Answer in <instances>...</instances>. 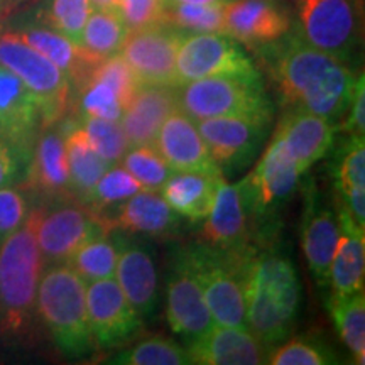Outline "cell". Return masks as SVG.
<instances>
[{
  "label": "cell",
  "mask_w": 365,
  "mask_h": 365,
  "mask_svg": "<svg viewBox=\"0 0 365 365\" xmlns=\"http://www.w3.org/2000/svg\"><path fill=\"white\" fill-rule=\"evenodd\" d=\"M195 122L210 156L223 173L242 170L250 164L272 120L261 117H213Z\"/></svg>",
  "instance_id": "cell-13"
},
{
  "label": "cell",
  "mask_w": 365,
  "mask_h": 365,
  "mask_svg": "<svg viewBox=\"0 0 365 365\" xmlns=\"http://www.w3.org/2000/svg\"><path fill=\"white\" fill-rule=\"evenodd\" d=\"M38 207L0 244V328L11 335L27 330L36 313V298L44 269L36 239Z\"/></svg>",
  "instance_id": "cell-3"
},
{
  "label": "cell",
  "mask_w": 365,
  "mask_h": 365,
  "mask_svg": "<svg viewBox=\"0 0 365 365\" xmlns=\"http://www.w3.org/2000/svg\"><path fill=\"white\" fill-rule=\"evenodd\" d=\"M190 364L198 365H261L267 360V346L247 328L213 325L190 340Z\"/></svg>",
  "instance_id": "cell-21"
},
{
  "label": "cell",
  "mask_w": 365,
  "mask_h": 365,
  "mask_svg": "<svg viewBox=\"0 0 365 365\" xmlns=\"http://www.w3.org/2000/svg\"><path fill=\"white\" fill-rule=\"evenodd\" d=\"M122 237L113 230H105L93 235L80 245L66 264L75 271L85 284L115 276L118 249Z\"/></svg>",
  "instance_id": "cell-32"
},
{
  "label": "cell",
  "mask_w": 365,
  "mask_h": 365,
  "mask_svg": "<svg viewBox=\"0 0 365 365\" xmlns=\"http://www.w3.org/2000/svg\"><path fill=\"white\" fill-rule=\"evenodd\" d=\"M336 213L365 230V143L364 137L346 135L336 154L333 171Z\"/></svg>",
  "instance_id": "cell-27"
},
{
  "label": "cell",
  "mask_w": 365,
  "mask_h": 365,
  "mask_svg": "<svg viewBox=\"0 0 365 365\" xmlns=\"http://www.w3.org/2000/svg\"><path fill=\"white\" fill-rule=\"evenodd\" d=\"M0 65L12 71L39 105L44 127L59 124L71 108V85L59 68L11 31L0 33Z\"/></svg>",
  "instance_id": "cell-7"
},
{
  "label": "cell",
  "mask_w": 365,
  "mask_h": 365,
  "mask_svg": "<svg viewBox=\"0 0 365 365\" xmlns=\"http://www.w3.org/2000/svg\"><path fill=\"white\" fill-rule=\"evenodd\" d=\"M340 227L336 213L323 203L317 193L308 196L301 223V247L314 281L328 287V274L339 244Z\"/></svg>",
  "instance_id": "cell-24"
},
{
  "label": "cell",
  "mask_w": 365,
  "mask_h": 365,
  "mask_svg": "<svg viewBox=\"0 0 365 365\" xmlns=\"http://www.w3.org/2000/svg\"><path fill=\"white\" fill-rule=\"evenodd\" d=\"M105 230H112L105 218L78 200H58L38 207L36 239L46 264L66 262L83 242Z\"/></svg>",
  "instance_id": "cell-8"
},
{
  "label": "cell",
  "mask_w": 365,
  "mask_h": 365,
  "mask_svg": "<svg viewBox=\"0 0 365 365\" xmlns=\"http://www.w3.org/2000/svg\"><path fill=\"white\" fill-rule=\"evenodd\" d=\"M166 318L171 330L188 340L213 327L202 286L185 249L178 252L168 276Z\"/></svg>",
  "instance_id": "cell-16"
},
{
  "label": "cell",
  "mask_w": 365,
  "mask_h": 365,
  "mask_svg": "<svg viewBox=\"0 0 365 365\" xmlns=\"http://www.w3.org/2000/svg\"><path fill=\"white\" fill-rule=\"evenodd\" d=\"M95 9H108V11H118L120 0H91Z\"/></svg>",
  "instance_id": "cell-49"
},
{
  "label": "cell",
  "mask_w": 365,
  "mask_h": 365,
  "mask_svg": "<svg viewBox=\"0 0 365 365\" xmlns=\"http://www.w3.org/2000/svg\"><path fill=\"white\" fill-rule=\"evenodd\" d=\"M168 6V0H120L118 14L127 31H134L166 24Z\"/></svg>",
  "instance_id": "cell-44"
},
{
  "label": "cell",
  "mask_w": 365,
  "mask_h": 365,
  "mask_svg": "<svg viewBox=\"0 0 365 365\" xmlns=\"http://www.w3.org/2000/svg\"><path fill=\"white\" fill-rule=\"evenodd\" d=\"M14 33L65 73L71 85V91H80L83 88L95 66L102 61L81 48L80 44L73 43L48 26H26Z\"/></svg>",
  "instance_id": "cell-26"
},
{
  "label": "cell",
  "mask_w": 365,
  "mask_h": 365,
  "mask_svg": "<svg viewBox=\"0 0 365 365\" xmlns=\"http://www.w3.org/2000/svg\"><path fill=\"white\" fill-rule=\"evenodd\" d=\"M354 0H298V36L319 51L349 59L359 41Z\"/></svg>",
  "instance_id": "cell-10"
},
{
  "label": "cell",
  "mask_w": 365,
  "mask_h": 365,
  "mask_svg": "<svg viewBox=\"0 0 365 365\" xmlns=\"http://www.w3.org/2000/svg\"><path fill=\"white\" fill-rule=\"evenodd\" d=\"M115 281L140 319H148L158 304V271L153 255L143 244L122 237Z\"/></svg>",
  "instance_id": "cell-25"
},
{
  "label": "cell",
  "mask_w": 365,
  "mask_h": 365,
  "mask_svg": "<svg viewBox=\"0 0 365 365\" xmlns=\"http://www.w3.org/2000/svg\"><path fill=\"white\" fill-rule=\"evenodd\" d=\"M78 124L83 127L86 137L95 150L110 166L120 163L125 150L130 148L127 137L122 130L120 122L108 120V118L81 115Z\"/></svg>",
  "instance_id": "cell-40"
},
{
  "label": "cell",
  "mask_w": 365,
  "mask_h": 365,
  "mask_svg": "<svg viewBox=\"0 0 365 365\" xmlns=\"http://www.w3.org/2000/svg\"><path fill=\"white\" fill-rule=\"evenodd\" d=\"M330 346L312 336H294L271 346L266 364L272 365H328L336 364Z\"/></svg>",
  "instance_id": "cell-38"
},
{
  "label": "cell",
  "mask_w": 365,
  "mask_h": 365,
  "mask_svg": "<svg viewBox=\"0 0 365 365\" xmlns=\"http://www.w3.org/2000/svg\"><path fill=\"white\" fill-rule=\"evenodd\" d=\"M90 78L100 80L103 81V83H107L108 86H112V88L117 91L118 98H120L124 108L125 105L129 103L132 95H134L137 86H139L134 73H132V70L125 63V59L122 58L120 53L102 59V61L95 66V70L91 73Z\"/></svg>",
  "instance_id": "cell-43"
},
{
  "label": "cell",
  "mask_w": 365,
  "mask_h": 365,
  "mask_svg": "<svg viewBox=\"0 0 365 365\" xmlns=\"http://www.w3.org/2000/svg\"><path fill=\"white\" fill-rule=\"evenodd\" d=\"M31 2H34V0H0V21L6 19L12 12L19 11L22 6Z\"/></svg>",
  "instance_id": "cell-48"
},
{
  "label": "cell",
  "mask_w": 365,
  "mask_h": 365,
  "mask_svg": "<svg viewBox=\"0 0 365 365\" xmlns=\"http://www.w3.org/2000/svg\"><path fill=\"white\" fill-rule=\"evenodd\" d=\"M22 188L41 196L46 203L73 198L68 175L65 125L54 124L39 132L27 161Z\"/></svg>",
  "instance_id": "cell-18"
},
{
  "label": "cell",
  "mask_w": 365,
  "mask_h": 365,
  "mask_svg": "<svg viewBox=\"0 0 365 365\" xmlns=\"http://www.w3.org/2000/svg\"><path fill=\"white\" fill-rule=\"evenodd\" d=\"M81 115L108 118V120L120 122L124 113V105L118 98L117 91L103 81L90 78L83 88L78 91Z\"/></svg>",
  "instance_id": "cell-42"
},
{
  "label": "cell",
  "mask_w": 365,
  "mask_h": 365,
  "mask_svg": "<svg viewBox=\"0 0 365 365\" xmlns=\"http://www.w3.org/2000/svg\"><path fill=\"white\" fill-rule=\"evenodd\" d=\"M264 59L287 108H303L336 127L344 120L357 81L344 59L314 49L298 34L269 43Z\"/></svg>",
  "instance_id": "cell-1"
},
{
  "label": "cell",
  "mask_w": 365,
  "mask_h": 365,
  "mask_svg": "<svg viewBox=\"0 0 365 365\" xmlns=\"http://www.w3.org/2000/svg\"><path fill=\"white\" fill-rule=\"evenodd\" d=\"M36 313L66 357L85 359L95 352L86 313V284L66 262L49 264L41 274Z\"/></svg>",
  "instance_id": "cell-4"
},
{
  "label": "cell",
  "mask_w": 365,
  "mask_h": 365,
  "mask_svg": "<svg viewBox=\"0 0 365 365\" xmlns=\"http://www.w3.org/2000/svg\"><path fill=\"white\" fill-rule=\"evenodd\" d=\"M228 2V0H168V4H215Z\"/></svg>",
  "instance_id": "cell-50"
},
{
  "label": "cell",
  "mask_w": 365,
  "mask_h": 365,
  "mask_svg": "<svg viewBox=\"0 0 365 365\" xmlns=\"http://www.w3.org/2000/svg\"><path fill=\"white\" fill-rule=\"evenodd\" d=\"M339 127L303 108H287L281 117L274 135L279 137L294 163L307 173L314 163L330 153L335 143V132Z\"/></svg>",
  "instance_id": "cell-22"
},
{
  "label": "cell",
  "mask_w": 365,
  "mask_h": 365,
  "mask_svg": "<svg viewBox=\"0 0 365 365\" xmlns=\"http://www.w3.org/2000/svg\"><path fill=\"white\" fill-rule=\"evenodd\" d=\"M143 186L127 173L124 168L113 164L100 178L97 186L91 191L88 202L85 205L91 212L102 215L105 210L115 208L117 205L124 203L130 196L143 191Z\"/></svg>",
  "instance_id": "cell-39"
},
{
  "label": "cell",
  "mask_w": 365,
  "mask_h": 365,
  "mask_svg": "<svg viewBox=\"0 0 365 365\" xmlns=\"http://www.w3.org/2000/svg\"><path fill=\"white\" fill-rule=\"evenodd\" d=\"M222 181L223 173L173 171L161 188V196L178 215L200 222L212 212Z\"/></svg>",
  "instance_id": "cell-29"
},
{
  "label": "cell",
  "mask_w": 365,
  "mask_h": 365,
  "mask_svg": "<svg viewBox=\"0 0 365 365\" xmlns=\"http://www.w3.org/2000/svg\"><path fill=\"white\" fill-rule=\"evenodd\" d=\"M245 327L267 349L281 344L296 325L301 282L294 264L279 249L252 244L242 257Z\"/></svg>",
  "instance_id": "cell-2"
},
{
  "label": "cell",
  "mask_w": 365,
  "mask_h": 365,
  "mask_svg": "<svg viewBox=\"0 0 365 365\" xmlns=\"http://www.w3.org/2000/svg\"><path fill=\"white\" fill-rule=\"evenodd\" d=\"M122 365H186L190 357L186 349L168 336H148L129 349L118 352L112 360Z\"/></svg>",
  "instance_id": "cell-35"
},
{
  "label": "cell",
  "mask_w": 365,
  "mask_h": 365,
  "mask_svg": "<svg viewBox=\"0 0 365 365\" xmlns=\"http://www.w3.org/2000/svg\"><path fill=\"white\" fill-rule=\"evenodd\" d=\"M303 175L279 137L272 135L257 166L244 178L259 223L272 217L294 195Z\"/></svg>",
  "instance_id": "cell-14"
},
{
  "label": "cell",
  "mask_w": 365,
  "mask_h": 365,
  "mask_svg": "<svg viewBox=\"0 0 365 365\" xmlns=\"http://www.w3.org/2000/svg\"><path fill=\"white\" fill-rule=\"evenodd\" d=\"M120 166L134 180L149 191H161L173 170L158 153L154 145H135L129 148L120 159Z\"/></svg>",
  "instance_id": "cell-37"
},
{
  "label": "cell",
  "mask_w": 365,
  "mask_h": 365,
  "mask_svg": "<svg viewBox=\"0 0 365 365\" xmlns=\"http://www.w3.org/2000/svg\"><path fill=\"white\" fill-rule=\"evenodd\" d=\"M22 161L19 154L6 140L0 139V188L11 186L22 171Z\"/></svg>",
  "instance_id": "cell-47"
},
{
  "label": "cell",
  "mask_w": 365,
  "mask_h": 365,
  "mask_svg": "<svg viewBox=\"0 0 365 365\" xmlns=\"http://www.w3.org/2000/svg\"><path fill=\"white\" fill-rule=\"evenodd\" d=\"M112 230H124L139 235H168L180 227V215L158 191L143 190L124 203L117 205L115 215L103 217Z\"/></svg>",
  "instance_id": "cell-28"
},
{
  "label": "cell",
  "mask_w": 365,
  "mask_h": 365,
  "mask_svg": "<svg viewBox=\"0 0 365 365\" xmlns=\"http://www.w3.org/2000/svg\"><path fill=\"white\" fill-rule=\"evenodd\" d=\"M41 130L43 117L34 95L0 65V139L12 145L27 164Z\"/></svg>",
  "instance_id": "cell-17"
},
{
  "label": "cell",
  "mask_w": 365,
  "mask_h": 365,
  "mask_svg": "<svg viewBox=\"0 0 365 365\" xmlns=\"http://www.w3.org/2000/svg\"><path fill=\"white\" fill-rule=\"evenodd\" d=\"M93 9L91 0H49L44 22L73 43L80 44L83 27Z\"/></svg>",
  "instance_id": "cell-41"
},
{
  "label": "cell",
  "mask_w": 365,
  "mask_h": 365,
  "mask_svg": "<svg viewBox=\"0 0 365 365\" xmlns=\"http://www.w3.org/2000/svg\"><path fill=\"white\" fill-rule=\"evenodd\" d=\"M336 220L340 237L328 274V287L333 296H350L364 291L365 230H360L340 213H336Z\"/></svg>",
  "instance_id": "cell-30"
},
{
  "label": "cell",
  "mask_w": 365,
  "mask_h": 365,
  "mask_svg": "<svg viewBox=\"0 0 365 365\" xmlns=\"http://www.w3.org/2000/svg\"><path fill=\"white\" fill-rule=\"evenodd\" d=\"M182 249L202 286L213 325L247 328L242 286V257L247 249L223 250L208 244Z\"/></svg>",
  "instance_id": "cell-6"
},
{
  "label": "cell",
  "mask_w": 365,
  "mask_h": 365,
  "mask_svg": "<svg viewBox=\"0 0 365 365\" xmlns=\"http://www.w3.org/2000/svg\"><path fill=\"white\" fill-rule=\"evenodd\" d=\"M86 313L95 346L102 350L129 344L143 328V319L113 277L86 284Z\"/></svg>",
  "instance_id": "cell-12"
},
{
  "label": "cell",
  "mask_w": 365,
  "mask_h": 365,
  "mask_svg": "<svg viewBox=\"0 0 365 365\" xmlns=\"http://www.w3.org/2000/svg\"><path fill=\"white\" fill-rule=\"evenodd\" d=\"M223 6L225 2L170 4L166 24L178 27L186 34H223Z\"/></svg>",
  "instance_id": "cell-36"
},
{
  "label": "cell",
  "mask_w": 365,
  "mask_h": 365,
  "mask_svg": "<svg viewBox=\"0 0 365 365\" xmlns=\"http://www.w3.org/2000/svg\"><path fill=\"white\" fill-rule=\"evenodd\" d=\"M178 107L193 120L213 117H261L272 120V103L261 78L210 76L176 86Z\"/></svg>",
  "instance_id": "cell-5"
},
{
  "label": "cell",
  "mask_w": 365,
  "mask_h": 365,
  "mask_svg": "<svg viewBox=\"0 0 365 365\" xmlns=\"http://www.w3.org/2000/svg\"><path fill=\"white\" fill-rule=\"evenodd\" d=\"M154 148L168 166L178 173H222L193 118L180 107L175 108L163 122Z\"/></svg>",
  "instance_id": "cell-20"
},
{
  "label": "cell",
  "mask_w": 365,
  "mask_h": 365,
  "mask_svg": "<svg viewBox=\"0 0 365 365\" xmlns=\"http://www.w3.org/2000/svg\"><path fill=\"white\" fill-rule=\"evenodd\" d=\"M127 27L118 11L93 9L81 33L80 46L90 54L105 59L120 53Z\"/></svg>",
  "instance_id": "cell-34"
},
{
  "label": "cell",
  "mask_w": 365,
  "mask_h": 365,
  "mask_svg": "<svg viewBox=\"0 0 365 365\" xmlns=\"http://www.w3.org/2000/svg\"><path fill=\"white\" fill-rule=\"evenodd\" d=\"M175 108H178L176 86H137L120 117V127L130 148L154 145L163 122Z\"/></svg>",
  "instance_id": "cell-23"
},
{
  "label": "cell",
  "mask_w": 365,
  "mask_h": 365,
  "mask_svg": "<svg viewBox=\"0 0 365 365\" xmlns=\"http://www.w3.org/2000/svg\"><path fill=\"white\" fill-rule=\"evenodd\" d=\"M210 76L261 78L250 58L225 34H185L176 56V86Z\"/></svg>",
  "instance_id": "cell-9"
},
{
  "label": "cell",
  "mask_w": 365,
  "mask_h": 365,
  "mask_svg": "<svg viewBox=\"0 0 365 365\" xmlns=\"http://www.w3.org/2000/svg\"><path fill=\"white\" fill-rule=\"evenodd\" d=\"M29 210V202L21 188H0V244L26 222Z\"/></svg>",
  "instance_id": "cell-45"
},
{
  "label": "cell",
  "mask_w": 365,
  "mask_h": 365,
  "mask_svg": "<svg viewBox=\"0 0 365 365\" xmlns=\"http://www.w3.org/2000/svg\"><path fill=\"white\" fill-rule=\"evenodd\" d=\"M340 130L350 137L365 135V78L364 73H360L355 81L352 100H350L349 110L345 118L340 122Z\"/></svg>",
  "instance_id": "cell-46"
},
{
  "label": "cell",
  "mask_w": 365,
  "mask_h": 365,
  "mask_svg": "<svg viewBox=\"0 0 365 365\" xmlns=\"http://www.w3.org/2000/svg\"><path fill=\"white\" fill-rule=\"evenodd\" d=\"M255 217L245 181L230 185L223 180L215 203L203 223V242L223 250H244L254 244Z\"/></svg>",
  "instance_id": "cell-15"
},
{
  "label": "cell",
  "mask_w": 365,
  "mask_h": 365,
  "mask_svg": "<svg viewBox=\"0 0 365 365\" xmlns=\"http://www.w3.org/2000/svg\"><path fill=\"white\" fill-rule=\"evenodd\" d=\"M185 34L170 24L127 31L120 54L137 83L176 86V56Z\"/></svg>",
  "instance_id": "cell-11"
},
{
  "label": "cell",
  "mask_w": 365,
  "mask_h": 365,
  "mask_svg": "<svg viewBox=\"0 0 365 365\" xmlns=\"http://www.w3.org/2000/svg\"><path fill=\"white\" fill-rule=\"evenodd\" d=\"M328 309L335 323L341 341L355 362H365V294L364 291L350 296H333L328 298Z\"/></svg>",
  "instance_id": "cell-33"
},
{
  "label": "cell",
  "mask_w": 365,
  "mask_h": 365,
  "mask_svg": "<svg viewBox=\"0 0 365 365\" xmlns=\"http://www.w3.org/2000/svg\"><path fill=\"white\" fill-rule=\"evenodd\" d=\"M289 31V17L274 0H228L223 6V34L249 48H261Z\"/></svg>",
  "instance_id": "cell-19"
},
{
  "label": "cell",
  "mask_w": 365,
  "mask_h": 365,
  "mask_svg": "<svg viewBox=\"0 0 365 365\" xmlns=\"http://www.w3.org/2000/svg\"><path fill=\"white\" fill-rule=\"evenodd\" d=\"M65 145L71 196L85 205L110 164L95 150L80 124H65Z\"/></svg>",
  "instance_id": "cell-31"
}]
</instances>
